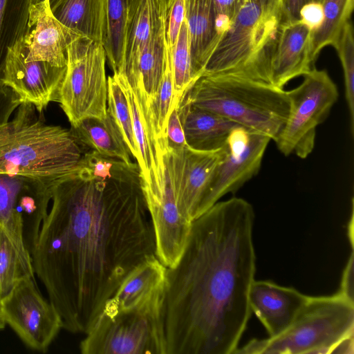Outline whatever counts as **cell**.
Segmentation results:
<instances>
[{"label":"cell","mask_w":354,"mask_h":354,"mask_svg":"<svg viewBox=\"0 0 354 354\" xmlns=\"http://www.w3.org/2000/svg\"><path fill=\"white\" fill-rule=\"evenodd\" d=\"M300 19L313 32L317 30L324 20L322 3L310 1L302 6L299 12Z\"/></svg>","instance_id":"74e56055"},{"label":"cell","mask_w":354,"mask_h":354,"mask_svg":"<svg viewBox=\"0 0 354 354\" xmlns=\"http://www.w3.org/2000/svg\"><path fill=\"white\" fill-rule=\"evenodd\" d=\"M44 1H46L49 3L50 8L58 1V0H32V3L35 4Z\"/></svg>","instance_id":"ee69618b"},{"label":"cell","mask_w":354,"mask_h":354,"mask_svg":"<svg viewBox=\"0 0 354 354\" xmlns=\"http://www.w3.org/2000/svg\"><path fill=\"white\" fill-rule=\"evenodd\" d=\"M217 24L223 34L234 19L244 0H212Z\"/></svg>","instance_id":"d590c367"},{"label":"cell","mask_w":354,"mask_h":354,"mask_svg":"<svg viewBox=\"0 0 354 354\" xmlns=\"http://www.w3.org/2000/svg\"><path fill=\"white\" fill-rule=\"evenodd\" d=\"M165 17L153 30L138 59L136 73L127 77L136 83L142 91L147 105H149L157 94L165 67Z\"/></svg>","instance_id":"d4e9b609"},{"label":"cell","mask_w":354,"mask_h":354,"mask_svg":"<svg viewBox=\"0 0 354 354\" xmlns=\"http://www.w3.org/2000/svg\"><path fill=\"white\" fill-rule=\"evenodd\" d=\"M183 98L273 140L289 111V100L283 88L230 77L201 76Z\"/></svg>","instance_id":"5b68a950"},{"label":"cell","mask_w":354,"mask_h":354,"mask_svg":"<svg viewBox=\"0 0 354 354\" xmlns=\"http://www.w3.org/2000/svg\"><path fill=\"white\" fill-rule=\"evenodd\" d=\"M313 31L301 20L285 21L281 28L272 60L271 83L283 88L292 79L312 68L310 41Z\"/></svg>","instance_id":"d6986e66"},{"label":"cell","mask_w":354,"mask_h":354,"mask_svg":"<svg viewBox=\"0 0 354 354\" xmlns=\"http://www.w3.org/2000/svg\"><path fill=\"white\" fill-rule=\"evenodd\" d=\"M185 3L192 70L197 80L222 34L212 0H185Z\"/></svg>","instance_id":"44dd1931"},{"label":"cell","mask_w":354,"mask_h":354,"mask_svg":"<svg viewBox=\"0 0 354 354\" xmlns=\"http://www.w3.org/2000/svg\"><path fill=\"white\" fill-rule=\"evenodd\" d=\"M107 36L104 46L113 73L120 71L123 63L127 20V0H106Z\"/></svg>","instance_id":"f546056e"},{"label":"cell","mask_w":354,"mask_h":354,"mask_svg":"<svg viewBox=\"0 0 354 354\" xmlns=\"http://www.w3.org/2000/svg\"><path fill=\"white\" fill-rule=\"evenodd\" d=\"M263 2H265V3H267V2H269L272 0H261Z\"/></svg>","instance_id":"7dc6e473"},{"label":"cell","mask_w":354,"mask_h":354,"mask_svg":"<svg viewBox=\"0 0 354 354\" xmlns=\"http://www.w3.org/2000/svg\"><path fill=\"white\" fill-rule=\"evenodd\" d=\"M56 180L0 174V227L6 230L21 254L31 261V253L48 214Z\"/></svg>","instance_id":"30bf717a"},{"label":"cell","mask_w":354,"mask_h":354,"mask_svg":"<svg viewBox=\"0 0 354 354\" xmlns=\"http://www.w3.org/2000/svg\"><path fill=\"white\" fill-rule=\"evenodd\" d=\"M308 298L293 288L271 281L254 280L249 292L250 309L266 328L269 337L286 330Z\"/></svg>","instance_id":"e0dca14e"},{"label":"cell","mask_w":354,"mask_h":354,"mask_svg":"<svg viewBox=\"0 0 354 354\" xmlns=\"http://www.w3.org/2000/svg\"><path fill=\"white\" fill-rule=\"evenodd\" d=\"M31 253L63 328L85 334L128 274L156 254L137 163L92 150L53 185Z\"/></svg>","instance_id":"6da1fadb"},{"label":"cell","mask_w":354,"mask_h":354,"mask_svg":"<svg viewBox=\"0 0 354 354\" xmlns=\"http://www.w3.org/2000/svg\"><path fill=\"white\" fill-rule=\"evenodd\" d=\"M107 111L117 124L131 156L138 158L131 109L126 95L115 74L108 77Z\"/></svg>","instance_id":"1f68e13d"},{"label":"cell","mask_w":354,"mask_h":354,"mask_svg":"<svg viewBox=\"0 0 354 354\" xmlns=\"http://www.w3.org/2000/svg\"><path fill=\"white\" fill-rule=\"evenodd\" d=\"M106 55L102 44L80 35L68 47L67 69L58 102L74 125L107 113Z\"/></svg>","instance_id":"ba28073f"},{"label":"cell","mask_w":354,"mask_h":354,"mask_svg":"<svg viewBox=\"0 0 354 354\" xmlns=\"http://www.w3.org/2000/svg\"><path fill=\"white\" fill-rule=\"evenodd\" d=\"M165 143L166 149L171 152L180 151L187 147L178 106H176L169 115L165 131Z\"/></svg>","instance_id":"e575fe53"},{"label":"cell","mask_w":354,"mask_h":354,"mask_svg":"<svg viewBox=\"0 0 354 354\" xmlns=\"http://www.w3.org/2000/svg\"><path fill=\"white\" fill-rule=\"evenodd\" d=\"M353 353V335L341 340L332 350L330 353Z\"/></svg>","instance_id":"60d3db41"},{"label":"cell","mask_w":354,"mask_h":354,"mask_svg":"<svg viewBox=\"0 0 354 354\" xmlns=\"http://www.w3.org/2000/svg\"><path fill=\"white\" fill-rule=\"evenodd\" d=\"M223 147L212 151L188 147L177 152L163 149L178 208L192 222L201 215V203Z\"/></svg>","instance_id":"5bb4252c"},{"label":"cell","mask_w":354,"mask_h":354,"mask_svg":"<svg viewBox=\"0 0 354 354\" xmlns=\"http://www.w3.org/2000/svg\"><path fill=\"white\" fill-rule=\"evenodd\" d=\"M296 88L286 91L289 111L282 129L274 138L285 156L306 158L313 150L316 129L336 102L337 88L324 70L313 68Z\"/></svg>","instance_id":"9c48e42d"},{"label":"cell","mask_w":354,"mask_h":354,"mask_svg":"<svg viewBox=\"0 0 354 354\" xmlns=\"http://www.w3.org/2000/svg\"><path fill=\"white\" fill-rule=\"evenodd\" d=\"M21 39L8 50L3 84L42 112L50 102H58L67 67L27 59Z\"/></svg>","instance_id":"9a60e30c"},{"label":"cell","mask_w":354,"mask_h":354,"mask_svg":"<svg viewBox=\"0 0 354 354\" xmlns=\"http://www.w3.org/2000/svg\"><path fill=\"white\" fill-rule=\"evenodd\" d=\"M286 21L282 0H244L201 76L236 77L272 85V60Z\"/></svg>","instance_id":"3957f363"},{"label":"cell","mask_w":354,"mask_h":354,"mask_svg":"<svg viewBox=\"0 0 354 354\" xmlns=\"http://www.w3.org/2000/svg\"><path fill=\"white\" fill-rule=\"evenodd\" d=\"M353 253L352 252L344 270L339 294L352 302L353 301Z\"/></svg>","instance_id":"f35d334b"},{"label":"cell","mask_w":354,"mask_h":354,"mask_svg":"<svg viewBox=\"0 0 354 354\" xmlns=\"http://www.w3.org/2000/svg\"><path fill=\"white\" fill-rule=\"evenodd\" d=\"M35 111L23 102L0 125V174L55 181L76 169L84 153L70 130L46 124Z\"/></svg>","instance_id":"277c9868"},{"label":"cell","mask_w":354,"mask_h":354,"mask_svg":"<svg viewBox=\"0 0 354 354\" xmlns=\"http://www.w3.org/2000/svg\"><path fill=\"white\" fill-rule=\"evenodd\" d=\"M167 269L156 254L147 257L128 274L101 313L112 315L165 297Z\"/></svg>","instance_id":"ac0fdd59"},{"label":"cell","mask_w":354,"mask_h":354,"mask_svg":"<svg viewBox=\"0 0 354 354\" xmlns=\"http://www.w3.org/2000/svg\"><path fill=\"white\" fill-rule=\"evenodd\" d=\"M32 4V0H0V86L3 84L8 50L28 31Z\"/></svg>","instance_id":"484cf974"},{"label":"cell","mask_w":354,"mask_h":354,"mask_svg":"<svg viewBox=\"0 0 354 354\" xmlns=\"http://www.w3.org/2000/svg\"><path fill=\"white\" fill-rule=\"evenodd\" d=\"M324 20L319 28L312 32L310 53L315 62L320 51L333 46L344 25L350 20L354 0H324Z\"/></svg>","instance_id":"4316f807"},{"label":"cell","mask_w":354,"mask_h":354,"mask_svg":"<svg viewBox=\"0 0 354 354\" xmlns=\"http://www.w3.org/2000/svg\"><path fill=\"white\" fill-rule=\"evenodd\" d=\"M142 190L153 225L156 255L167 268H171L182 255L192 221L178 208L163 149L159 153L155 180L142 186Z\"/></svg>","instance_id":"7c38bea8"},{"label":"cell","mask_w":354,"mask_h":354,"mask_svg":"<svg viewBox=\"0 0 354 354\" xmlns=\"http://www.w3.org/2000/svg\"><path fill=\"white\" fill-rule=\"evenodd\" d=\"M165 299L112 315L100 313L80 342L83 354H167Z\"/></svg>","instance_id":"52a82bcc"},{"label":"cell","mask_w":354,"mask_h":354,"mask_svg":"<svg viewBox=\"0 0 354 354\" xmlns=\"http://www.w3.org/2000/svg\"><path fill=\"white\" fill-rule=\"evenodd\" d=\"M164 18L160 0H139L127 15L122 68L127 77L135 75L140 54L156 26Z\"/></svg>","instance_id":"7402d4cb"},{"label":"cell","mask_w":354,"mask_h":354,"mask_svg":"<svg viewBox=\"0 0 354 354\" xmlns=\"http://www.w3.org/2000/svg\"><path fill=\"white\" fill-rule=\"evenodd\" d=\"M185 14V0H169L165 15V39L170 49L174 48L177 41Z\"/></svg>","instance_id":"836d02e7"},{"label":"cell","mask_w":354,"mask_h":354,"mask_svg":"<svg viewBox=\"0 0 354 354\" xmlns=\"http://www.w3.org/2000/svg\"><path fill=\"white\" fill-rule=\"evenodd\" d=\"M354 302L339 292L309 297L291 324L280 335L253 339L235 353H330L342 339L353 335Z\"/></svg>","instance_id":"8992f818"},{"label":"cell","mask_w":354,"mask_h":354,"mask_svg":"<svg viewBox=\"0 0 354 354\" xmlns=\"http://www.w3.org/2000/svg\"><path fill=\"white\" fill-rule=\"evenodd\" d=\"M169 0H160L161 12L165 17Z\"/></svg>","instance_id":"7bdbcfd3"},{"label":"cell","mask_w":354,"mask_h":354,"mask_svg":"<svg viewBox=\"0 0 354 354\" xmlns=\"http://www.w3.org/2000/svg\"><path fill=\"white\" fill-rule=\"evenodd\" d=\"M50 10L53 16L67 28L105 45L106 0H58Z\"/></svg>","instance_id":"603a6c76"},{"label":"cell","mask_w":354,"mask_h":354,"mask_svg":"<svg viewBox=\"0 0 354 354\" xmlns=\"http://www.w3.org/2000/svg\"><path fill=\"white\" fill-rule=\"evenodd\" d=\"M80 34L63 25L44 1L30 9L29 29L21 39L26 57L57 67H67L68 47Z\"/></svg>","instance_id":"2e32d148"},{"label":"cell","mask_w":354,"mask_h":354,"mask_svg":"<svg viewBox=\"0 0 354 354\" xmlns=\"http://www.w3.org/2000/svg\"><path fill=\"white\" fill-rule=\"evenodd\" d=\"M0 311L6 325L35 351L46 353L63 328L58 312L43 297L35 277L21 279L0 301Z\"/></svg>","instance_id":"8fae6325"},{"label":"cell","mask_w":354,"mask_h":354,"mask_svg":"<svg viewBox=\"0 0 354 354\" xmlns=\"http://www.w3.org/2000/svg\"><path fill=\"white\" fill-rule=\"evenodd\" d=\"M312 1L322 3L324 0H312Z\"/></svg>","instance_id":"bcb514c9"},{"label":"cell","mask_w":354,"mask_h":354,"mask_svg":"<svg viewBox=\"0 0 354 354\" xmlns=\"http://www.w3.org/2000/svg\"><path fill=\"white\" fill-rule=\"evenodd\" d=\"M270 138L243 127L234 129L223 147L203 197L201 215L229 193H234L259 171Z\"/></svg>","instance_id":"4fadbf2b"},{"label":"cell","mask_w":354,"mask_h":354,"mask_svg":"<svg viewBox=\"0 0 354 354\" xmlns=\"http://www.w3.org/2000/svg\"><path fill=\"white\" fill-rule=\"evenodd\" d=\"M35 276L32 261L21 254L6 230L0 227V301L21 279Z\"/></svg>","instance_id":"83f0119b"},{"label":"cell","mask_w":354,"mask_h":354,"mask_svg":"<svg viewBox=\"0 0 354 354\" xmlns=\"http://www.w3.org/2000/svg\"><path fill=\"white\" fill-rule=\"evenodd\" d=\"M339 57L344 76L345 94L351 122V131L354 129V38L351 21L342 28L333 46Z\"/></svg>","instance_id":"d6a6232c"},{"label":"cell","mask_w":354,"mask_h":354,"mask_svg":"<svg viewBox=\"0 0 354 354\" xmlns=\"http://www.w3.org/2000/svg\"><path fill=\"white\" fill-rule=\"evenodd\" d=\"M23 103L19 95L10 86H0V125L10 121L12 114Z\"/></svg>","instance_id":"8d00e7d4"},{"label":"cell","mask_w":354,"mask_h":354,"mask_svg":"<svg viewBox=\"0 0 354 354\" xmlns=\"http://www.w3.org/2000/svg\"><path fill=\"white\" fill-rule=\"evenodd\" d=\"M178 111L188 147L201 151L223 148L232 131L241 127L217 113L196 107L182 98Z\"/></svg>","instance_id":"ffe728a7"},{"label":"cell","mask_w":354,"mask_h":354,"mask_svg":"<svg viewBox=\"0 0 354 354\" xmlns=\"http://www.w3.org/2000/svg\"><path fill=\"white\" fill-rule=\"evenodd\" d=\"M70 131L80 145L87 146L100 154L132 162L129 148L111 113L101 118H87L74 125Z\"/></svg>","instance_id":"cb8c5ba5"},{"label":"cell","mask_w":354,"mask_h":354,"mask_svg":"<svg viewBox=\"0 0 354 354\" xmlns=\"http://www.w3.org/2000/svg\"><path fill=\"white\" fill-rule=\"evenodd\" d=\"M165 67L161 82L155 99L149 105V115L155 138L166 147L165 131L169 115L174 105V85L171 51L165 39Z\"/></svg>","instance_id":"f1b7e54d"},{"label":"cell","mask_w":354,"mask_h":354,"mask_svg":"<svg viewBox=\"0 0 354 354\" xmlns=\"http://www.w3.org/2000/svg\"><path fill=\"white\" fill-rule=\"evenodd\" d=\"M170 51L174 85V105L178 106L187 91L196 81L192 70L185 19L180 29L177 41Z\"/></svg>","instance_id":"4dcf8cb0"},{"label":"cell","mask_w":354,"mask_h":354,"mask_svg":"<svg viewBox=\"0 0 354 354\" xmlns=\"http://www.w3.org/2000/svg\"><path fill=\"white\" fill-rule=\"evenodd\" d=\"M254 211L233 197L192 222L177 263L167 268V354H232L250 317Z\"/></svg>","instance_id":"7a4b0ae2"},{"label":"cell","mask_w":354,"mask_h":354,"mask_svg":"<svg viewBox=\"0 0 354 354\" xmlns=\"http://www.w3.org/2000/svg\"><path fill=\"white\" fill-rule=\"evenodd\" d=\"M139 0H127V15L133 9Z\"/></svg>","instance_id":"b9f144b4"},{"label":"cell","mask_w":354,"mask_h":354,"mask_svg":"<svg viewBox=\"0 0 354 354\" xmlns=\"http://www.w3.org/2000/svg\"><path fill=\"white\" fill-rule=\"evenodd\" d=\"M6 326V324L3 318V316L1 313V311H0V330H3L5 328Z\"/></svg>","instance_id":"f6af8a7d"},{"label":"cell","mask_w":354,"mask_h":354,"mask_svg":"<svg viewBox=\"0 0 354 354\" xmlns=\"http://www.w3.org/2000/svg\"><path fill=\"white\" fill-rule=\"evenodd\" d=\"M310 1L312 0H282L286 21L299 20L301 8Z\"/></svg>","instance_id":"ab89813d"}]
</instances>
